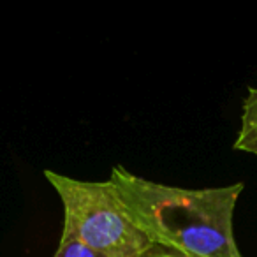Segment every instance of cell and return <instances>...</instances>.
<instances>
[{
	"label": "cell",
	"instance_id": "obj_1",
	"mask_svg": "<svg viewBox=\"0 0 257 257\" xmlns=\"http://www.w3.org/2000/svg\"><path fill=\"white\" fill-rule=\"evenodd\" d=\"M109 182L154 245L185 257H243L232 229L243 183L180 189L136 176L123 166L111 169Z\"/></svg>",
	"mask_w": 257,
	"mask_h": 257
},
{
	"label": "cell",
	"instance_id": "obj_2",
	"mask_svg": "<svg viewBox=\"0 0 257 257\" xmlns=\"http://www.w3.org/2000/svg\"><path fill=\"white\" fill-rule=\"evenodd\" d=\"M64 206V232L104 257H152L155 245L131 218L114 185L44 171Z\"/></svg>",
	"mask_w": 257,
	"mask_h": 257
},
{
	"label": "cell",
	"instance_id": "obj_3",
	"mask_svg": "<svg viewBox=\"0 0 257 257\" xmlns=\"http://www.w3.org/2000/svg\"><path fill=\"white\" fill-rule=\"evenodd\" d=\"M232 148L257 157V88L248 86L246 97L241 102L239 131Z\"/></svg>",
	"mask_w": 257,
	"mask_h": 257
},
{
	"label": "cell",
	"instance_id": "obj_4",
	"mask_svg": "<svg viewBox=\"0 0 257 257\" xmlns=\"http://www.w3.org/2000/svg\"><path fill=\"white\" fill-rule=\"evenodd\" d=\"M53 257H104V255L95 252V250H92L90 246H86L76 236L62 231L58 248L53 253Z\"/></svg>",
	"mask_w": 257,
	"mask_h": 257
},
{
	"label": "cell",
	"instance_id": "obj_5",
	"mask_svg": "<svg viewBox=\"0 0 257 257\" xmlns=\"http://www.w3.org/2000/svg\"><path fill=\"white\" fill-rule=\"evenodd\" d=\"M152 257H185L182 253H176V252H171V250H166V248H161V246L155 245V250L152 253Z\"/></svg>",
	"mask_w": 257,
	"mask_h": 257
}]
</instances>
